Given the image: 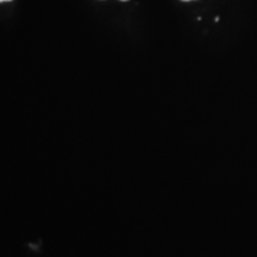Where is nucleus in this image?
Wrapping results in <instances>:
<instances>
[{"instance_id": "f03ea898", "label": "nucleus", "mask_w": 257, "mask_h": 257, "mask_svg": "<svg viewBox=\"0 0 257 257\" xmlns=\"http://www.w3.org/2000/svg\"><path fill=\"white\" fill-rule=\"evenodd\" d=\"M181 2H192V0H181Z\"/></svg>"}, {"instance_id": "f257e3e1", "label": "nucleus", "mask_w": 257, "mask_h": 257, "mask_svg": "<svg viewBox=\"0 0 257 257\" xmlns=\"http://www.w3.org/2000/svg\"><path fill=\"white\" fill-rule=\"evenodd\" d=\"M4 2H12V0H0V3H4Z\"/></svg>"}, {"instance_id": "7ed1b4c3", "label": "nucleus", "mask_w": 257, "mask_h": 257, "mask_svg": "<svg viewBox=\"0 0 257 257\" xmlns=\"http://www.w3.org/2000/svg\"><path fill=\"white\" fill-rule=\"evenodd\" d=\"M120 2H128V0H120Z\"/></svg>"}]
</instances>
